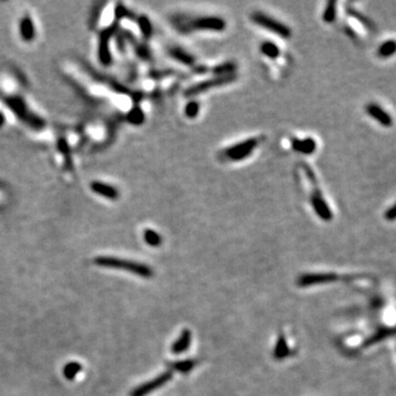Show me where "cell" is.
I'll use <instances>...</instances> for the list:
<instances>
[{
	"instance_id": "cell-17",
	"label": "cell",
	"mask_w": 396,
	"mask_h": 396,
	"mask_svg": "<svg viewBox=\"0 0 396 396\" xmlns=\"http://www.w3.org/2000/svg\"><path fill=\"white\" fill-rule=\"evenodd\" d=\"M347 13L349 14L350 17L358 20L359 22H361L366 29H368V30H371V31L376 30V25L372 22V20H370V18L365 17L363 13L356 10L355 8H351V7H348V8H347Z\"/></svg>"
},
{
	"instance_id": "cell-18",
	"label": "cell",
	"mask_w": 396,
	"mask_h": 396,
	"mask_svg": "<svg viewBox=\"0 0 396 396\" xmlns=\"http://www.w3.org/2000/svg\"><path fill=\"white\" fill-rule=\"evenodd\" d=\"M336 17H337V3L336 2H329L326 5L325 11H323L322 19L327 24H333V22H335Z\"/></svg>"
},
{
	"instance_id": "cell-10",
	"label": "cell",
	"mask_w": 396,
	"mask_h": 396,
	"mask_svg": "<svg viewBox=\"0 0 396 396\" xmlns=\"http://www.w3.org/2000/svg\"><path fill=\"white\" fill-rule=\"evenodd\" d=\"M112 32L110 30H107L103 33L102 39H100V45H99V59L104 65H109L111 62V55L109 50V39L111 37Z\"/></svg>"
},
{
	"instance_id": "cell-13",
	"label": "cell",
	"mask_w": 396,
	"mask_h": 396,
	"mask_svg": "<svg viewBox=\"0 0 396 396\" xmlns=\"http://www.w3.org/2000/svg\"><path fill=\"white\" fill-rule=\"evenodd\" d=\"M293 148L297 151V152L304 153V154H312L315 152L317 148V145L314 139L308 138L304 140L294 139L293 141Z\"/></svg>"
},
{
	"instance_id": "cell-5",
	"label": "cell",
	"mask_w": 396,
	"mask_h": 396,
	"mask_svg": "<svg viewBox=\"0 0 396 396\" xmlns=\"http://www.w3.org/2000/svg\"><path fill=\"white\" fill-rule=\"evenodd\" d=\"M235 79H236V75H232V74L227 76H216L212 79H208V81L200 82L191 86V87H189L184 91V95L189 97L196 96L201 92H206L214 87H218V86L231 83L235 81Z\"/></svg>"
},
{
	"instance_id": "cell-19",
	"label": "cell",
	"mask_w": 396,
	"mask_h": 396,
	"mask_svg": "<svg viewBox=\"0 0 396 396\" xmlns=\"http://www.w3.org/2000/svg\"><path fill=\"white\" fill-rule=\"evenodd\" d=\"M287 356H290V350L287 348L286 341L284 339V337H279V339L277 341V344L274 350V358L275 359H283Z\"/></svg>"
},
{
	"instance_id": "cell-23",
	"label": "cell",
	"mask_w": 396,
	"mask_h": 396,
	"mask_svg": "<svg viewBox=\"0 0 396 396\" xmlns=\"http://www.w3.org/2000/svg\"><path fill=\"white\" fill-rule=\"evenodd\" d=\"M82 366L81 364H78L76 362H72V363H68L65 369H64V376H65L68 380H73L75 378L76 374L81 371Z\"/></svg>"
},
{
	"instance_id": "cell-22",
	"label": "cell",
	"mask_w": 396,
	"mask_h": 396,
	"mask_svg": "<svg viewBox=\"0 0 396 396\" xmlns=\"http://www.w3.org/2000/svg\"><path fill=\"white\" fill-rule=\"evenodd\" d=\"M234 71H235V65L232 63H226V64H222V65H218V66H216L215 68H213V72L216 76L231 75Z\"/></svg>"
},
{
	"instance_id": "cell-25",
	"label": "cell",
	"mask_w": 396,
	"mask_h": 396,
	"mask_svg": "<svg viewBox=\"0 0 396 396\" xmlns=\"http://www.w3.org/2000/svg\"><path fill=\"white\" fill-rule=\"evenodd\" d=\"M199 112V105L196 102H191L185 108V113L189 118H195Z\"/></svg>"
},
{
	"instance_id": "cell-8",
	"label": "cell",
	"mask_w": 396,
	"mask_h": 396,
	"mask_svg": "<svg viewBox=\"0 0 396 396\" xmlns=\"http://www.w3.org/2000/svg\"><path fill=\"white\" fill-rule=\"evenodd\" d=\"M338 279V276L333 273H317V274H305L298 278L299 286H312L326 283H333Z\"/></svg>"
},
{
	"instance_id": "cell-16",
	"label": "cell",
	"mask_w": 396,
	"mask_h": 396,
	"mask_svg": "<svg viewBox=\"0 0 396 396\" xmlns=\"http://www.w3.org/2000/svg\"><path fill=\"white\" fill-rule=\"evenodd\" d=\"M170 55L173 57V59L178 61L179 63L182 64H185V65H193L194 63H195V59L194 57L189 54L187 52H185L184 50L182 49H178V48H173L170 50Z\"/></svg>"
},
{
	"instance_id": "cell-20",
	"label": "cell",
	"mask_w": 396,
	"mask_h": 396,
	"mask_svg": "<svg viewBox=\"0 0 396 396\" xmlns=\"http://www.w3.org/2000/svg\"><path fill=\"white\" fill-rule=\"evenodd\" d=\"M261 51L264 55H266L270 59H276L279 54L278 48L272 42H264L261 45Z\"/></svg>"
},
{
	"instance_id": "cell-12",
	"label": "cell",
	"mask_w": 396,
	"mask_h": 396,
	"mask_svg": "<svg viewBox=\"0 0 396 396\" xmlns=\"http://www.w3.org/2000/svg\"><path fill=\"white\" fill-rule=\"evenodd\" d=\"M192 341V334L190 330H183V333L179 336L178 339L173 343L172 351L173 354H182L183 351L187 350L190 347Z\"/></svg>"
},
{
	"instance_id": "cell-15",
	"label": "cell",
	"mask_w": 396,
	"mask_h": 396,
	"mask_svg": "<svg viewBox=\"0 0 396 396\" xmlns=\"http://www.w3.org/2000/svg\"><path fill=\"white\" fill-rule=\"evenodd\" d=\"M396 53V40L390 39L384 41L378 49V56L381 59H388Z\"/></svg>"
},
{
	"instance_id": "cell-2",
	"label": "cell",
	"mask_w": 396,
	"mask_h": 396,
	"mask_svg": "<svg viewBox=\"0 0 396 396\" xmlns=\"http://www.w3.org/2000/svg\"><path fill=\"white\" fill-rule=\"evenodd\" d=\"M95 262L99 266H105V268H111V269H118V270H126L133 273V274L139 275L141 277H151L153 275V272L149 266L129 261V260H121V259L117 258H109V257H100L95 259Z\"/></svg>"
},
{
	"instance_id": "cell-14",
	"label": "cell",
	"mask_w": 396,
	"mask_h": 396,
	"mask_svg": "<svg viewBox=\"0 0 396 396\" xmlns=\"http://www.w3.org/2000/svg\"><path fill=\"white\" fill-rule=\"evenodd\" d=\"M20 34H21V38H22L27 42L32 41L34 39V35H35L34 25H33L30 17L26 16V17L22 18V20H21V22H20Z\"/></svg>"
},
{
	"instance_id": "cell-28",
	"label": "cell",
	"mask_w": 396,
	"mask_h": 396,
	"mask_svg": "<svg viewBox=\"0 0 396 396\" xmlns=\"http://www.w3.org/2000/svg\"><path fill=\"white\" fill-rule=\"evenodd\" d=\"M384 217L388 221L396 220V204H394L391 208H388V209L385 212Z\"/></svg>"
},
{
	"instance_id": "cell-29",
	"label": "cell",
	"mask_w": 396,
	"mask_h": 396,
	"mask_svg": "<svg viewBox=\"0 0 396 396\" xmlns=\"http://www.w3.org/2000/svg\"><path fill=\"white\" fill-rule=\"evenodd\" d=\"M4 121H5V118L2 113H0V126L4 125Z\"/></svg>"
},
{
	"instance_id": "cell-4",
	"label": "cell",
	"mask_w": 396,
	"mask_h": 396,
	"mask_svg": "<svg viewBox=\"0 0 396 396\" xmlns=\"http://www.w3.org/2000/svg\"><path fill=\"white\" fill-rule=\"evenodd\" d=\"M259 143H260V140L257 138H251L226 149L224 154L230 161H241L253 152L254 149L259 146Z\"/></svg>"
},
{
	"instance_id": "cell-11",
	"label": "cell",
	"mask_w": 396,
	"mask_h": 396,
	"mask_svg": "<svg viewBox=\"0 0 396 396\" xmlns=\"http://www.w3.org/2000/svg\"><path fill=\"white\" fill-rule=\"evenodd\" d=\"M92 192H95L98 195L106 197L108 199H117L119 197V192L116 187H112L108 184H104L100 182H92L90 185Z\"/></svg>"
},
{
	"instance_id": "cell-7",
	"label": "cell",
	"mask_w": 396,
	"mask_h": 396,
	"mask_svg": "<svg viewBox=\"0 0 396 396\" xmlns=\"http://www.w3.org/2000/svg\"><path fill=\"white\" fill-rule=\"evenodd\" d=\"M171 379H172V373L165 372V373L161 374L160 377L155 378L154 380L149 381V382L140 385L139 387H136L135 390L131 393V396H146L150 393L156 391L157 388H160L164 384H167Z\"/></svg>"
},
{
	"instance_id": "cell-3",
	"label": "cell",
	"mask_w": 396,
	"mask_h": 396,
	"mask_svg": "<svg viewBox=\"0 0 396 396\" xmlns=\"http://www.w3.org/2000/svg\"><path fill=\"white\" fill-rule=\"evenodd\" d=\"M251 20L258 26H260L263 29H266L273 33L277 34L278 37L283 38V39H289L292 35L291 29L285 26L284 24L279 22V21L271 18L270 16L262 12H254L252 13Z\"/></svg>"
},
{
	"instance_id": "cell-26",
	"label": "cell",
	"mask_w": 396,
	"mask_h": 396,
	"mask_svg": "<svg viewBox=\"0 0 396 396\" xmlns=\"http://www.w3.org/2000/svg\"><path fill=\"white\" fill-rule=\"evenodd\" d=\"M139 24H140V29L142 32L145 33L146 37H149L151 34V24L150 21L147 19V17H140L139 18Z\"/></svg>"
},
{
	"instance_id": "cell-27",
	"label": "cell",
	"mask_w": 396,
	"mask_h": 396,
	"mask_svg": "<svg viewBox=\"0 0 396 396\" xmlns=\"http://www.w3.org/2000/svg\"><path fill=\"white\" fill-rule=\"evenodd\" d=\"M196 363L194 362L193 360H189V361H184V362H181L178 364H175L174 368L175 369L177 368L179 371H182V372H187V371H190L192 368H194V365Z\"/></svg>"
},
{
	"instance_id": "cell-6",
	"label": "cell",
	"mask_w": 396,
	"mask_h": 396,
	"mask_svg": "<svg viewBox=\"0 0 396 396\" xmlns=\"http://www.w3.org/2000/svg\"><path fill=\"white\" fill-rule=\"evenodd\" d=\"M313 186H314V190L312 195V205L314 207V209L316 214L318 215L322 220L330 221L333 219V213H331L329 206L326 203V200L323 199L321 195V192L318 189V183H314Z\"/></svg>"
},
{
	"instance_id": "cell-1",
	"label": "cell",
	"mask_w": 396,
	"mask_h": 396,
	"mask_svg": "<svg viewBox=\"0 0 396 396\" xmlns=\"http://www.w3.org/2000/svg\"><path fill=\"white\" fill-rule=\"evenodd\" d=\"M177 29L182 32L215 31L221 32L226 29L224 19L218 17H195L187 20H177Z\"/></svg>"
},
{
	"instance_id": "cell-21",
	"label": "cell",
	"mask_w": 396,
	"mask_h": 396,
	"mask_svg": "<svg viewBox=\"0 0 396 396\" xmlns=\"http://www.w3.org/2000/svg\"><path fill=\"white\" fill-rule=\"evenodd\" d=\"M145 240H146V242L149 244V246H151V247H157V246H160L161 242H162L161 236L158 235L157 232L153 231V230H151V229L146 230V232H145Z\"/></svg>"
},
{
	"instance_id": "cell-9",
	"label": "cell",
	"mask_w": 396,
	"mask_h": 396,
	"mask_svg": "<svg viewBox=\"0 0 396 396\" xmlns=\"http://www.w3.org/2000/svg\"><path fill=\"white\" fill-rule=\"evenodd\" d=\"M365 111L369 114L370 117H372L374 120H377L381 126L383 127H392L393 125V119L391 117V114L386 112L382 107L379 106L376 103H370L365 106Z\"/></svg>"
},
{
	"instance_id": "cell-24",
	"label": "cell",
	"mask_w": 396,
	"mask_h": 396,
	"mask_svg": "<svg viewBox=\"0 0 396 396\" xmlns=\"http://www.w3.org/2000/svg\"><path fill=\"white\" fill-rule=\"evenodd\" d=\"M128 118L133 125H140L143 121V112L139 109V108H135V109L129 112Z\"/></svg>"
}]
</instances>
